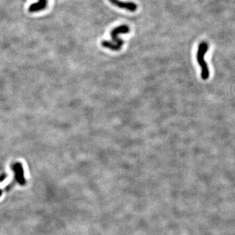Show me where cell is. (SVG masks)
<instances>
[{
  "label": "cell",
  "instance_id": "1",
  "mask_svg": "<svg viewBox=\"0 0 235 235\" xmlns=\"http://www.w3.org/2000/svg\"><path fill=\"white\" fill-rule=\"evenodd\" d=\"M208 49V45L206 42H202L198 47L197 59L198 63L201 67V78L203 80H207L210 76V71L207 62L204 60V56Z\"/></svg>",
  "mask_w": 235,
  "mask_h": 235
},
{
  "label": "cell",
  "instance_id": "2",
  "mask_svg": "<svg viewBox=\"0 0 235 235\" xmlns=\"http://www.w3.org/2000/svg\"><path fill=\"white\" fill-rule=\"evenodd\" d=\"M129 32V28L127 25H122L118 26L113 29L112 30V32H111V37L112 39V43L115 44L116 46L118 47V49L120 50L122 49V46L124 43V41L120 39L118 35L119 34H122V33H128Z\"/></svg>",
  "mask_w": 235,
  "mask_h": 235
},
{
  "label": "cell",
  "instance_id": "3",
  "mask_svg": "<svg viewBox=\"0 0 235 235\" xmlns=\"http://www.w3.org/2000/svg\"><path fill=\"white\" fill-rule=\"evenodd\" d=\"M13 171L15 172V179L17 182L21 185H25L26 179L24 177V171L23 166L21 163H15L13 165Z\"/></svg>",
  "mask_w": 235,
  "mask_h": 235
},
{
  "label": "cell",
  "instance_id": "4",
  "mask_svg": "<svg viewBox=\"0 0 235 235\" xmlns=\"http://www.w3.org/2000/svg\"><path fill=\"white\" fill-rule=\"evenodd\" d=\"M112 4L116 7L128 10L131 12H135L137 9V5L131 2H122L120 0H108Z\"/></svg>",
  "mask_w": 235,
  "mask_h": 235
},
{
  "label": "cell",
  "instance_id": "5",
  "mask_svg": "<svg viewBox=\"0 0 235 235\" xmlns=\"http://www.w3.org/2000/svg\"><path fill=\"white\" fill-rule=\"evenodd\" d=\"M46 4L47 0H39L37 3H33L30 6L29 11L33 13V12H37L41 10H43L46 7Z\"/></svg>",
  "mask_w": 235,
  "mask_h": 235
},
{
  "label": "cell",
  "instance_id": "6",
  "mask_svg": "<svg viewBox=\"0 0 235 235\" xmlns=\"http://www.w3.org/2000/svg\"><path fill=\"white\" fill-rule=\"evenodd\" d=\"M2 191L1 189H0V197L2 196Z\"/></svg>",
  "mask_w": 235,
  "mask_h": 235
}]
</instances>
